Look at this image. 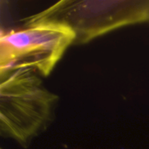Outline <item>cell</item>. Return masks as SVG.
<instances>
[{
    "instance_id": "4",
    "label": "cell",
    "mask_w": 149,
    "mask_h": 149,
    "mask_svg": "<svg viewBox=\"0 0 149 149\" xmlns=\"http://www.w3.org/2000/svg\"><path fill=\"white\" fill-rule=\"evenodd\" d=\"M148 22H149V11H148Z\"/></svg>"
},
{
    "instance_id": "1",
    "label": "cell",
    "mask_w": 149,
    "mask_h": 149,
    "mask_svg": "<svg viewBox=\"0 0 149 149\" xmlns=\"http://www.w3.org/2000/svg\"><path fill=\"white\" fill-rule=\"evenodd\" d=\"M0 79L1 135L25 144L48 126L58 97L31 69L16 70Z\"/></svg>"
},
{
    "instance_id": "3",
    "label": "cell",
    "mask_w": 149,
    "mask_h": 149,
    "mask_svg": "<svg viewBox=\"0 0 149 149\" xmlns=\"http://www.w3.org/2000/svg\"><path fill=\"white\" fill-rule=\"evenodd\" d=\"M75 38L69 27L52 23L2 33L0 78L19 69H31L43 77L48 76Z\"/></svg>"
},
{
    "instance_id": "2",
    "label": "cell",
    "mask_w": 149,
    "mask_h": 149,
    "mask_svg": "<svg viewBox=\"0 0 149 149\" xmlns=\"http://www.w3.org/2000/svg\"><path fill=\"white\" fill-rule=\"evenodd\" d=\"M149 0L60 1L30 17L26 25L64 24L75 34V43L88 41L113 30L148 22Z\"/></svg>"
}]
</instances>
